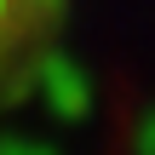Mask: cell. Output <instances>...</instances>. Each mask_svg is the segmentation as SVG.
<instances>
[{
	"label": "cell",
	"mask_w": 155,
	"mask_h": 155,
	"mask_svg": "<svg viewBox=\"0 0 155 155\" xmlns=\"http://www.w3.org/2000/svg\"><path fill=\"white\" fill-rule=\"evenodd\" d=\"M63 23L69 0H0V115L23 104V92L40 81Z\"/></svg>",
	"instance_id": "obj_1"
}]
</instances>
